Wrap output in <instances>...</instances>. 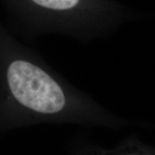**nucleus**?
Returning a JSON list of instances; mask_svg holds the SVG:
<instances>
[{"mask_svg":"<svg viewBox=\"0 0 155 155\" xmlns=\"http://www.w3.org/2000/svg\"><path fill=\"white\" fill-rule=\"evenodd\" d=\"M0 111L27 118H99L93 97L70 84L0 23Z\"/></svg>","mask_w":155,"mask_h":155,"instance_id":"1","label":"nucleus"},{"mask_svg":"<svg viewBox=\"0 0 155 155\" xmlns=\"http://www.w3.org/2000/svg\"><path fill=\"white\" fill-rule=\"evenodd\" d=\"M17 29L29 36L60 35L82 42L98 40L115 22L112 0H9Z\"/></svg>","mask_w":155,"mask_h":155,"instance_id":"2","label":"nucleus"}]
</instances>
